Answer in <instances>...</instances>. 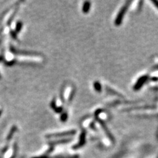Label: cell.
<instances>
[{
	"label": "cell",
	"mask_w": 158,
	"mask_h": 158,
	"mask_svg": "<svg viewBox=\"0 0 158 158\" xmlns=\"http://www.w3.org/2000/svg\"><path fill=\"white\" fill-rule=\"evenodd\" d=\"M131 3H132L131 1H127L125 4V5L121 7V9H120L119 12L118 13L117 15V17L115 19V25L116 26H119L122 24L123 19L124 17H125V15L126 14V13L127 12Z\"/></svg>",
	"instance_id": "obj_1"
},
{
	"label": "cell",
	"mask_w": 158,
	"mask_h": 158,
	"mask_svg": "<svg viewBox=\"0 0 158 158\" xmlns=\"http://www.w3.org/2000/svg\"><path fill=\"white\" fill-rule=\"evenodd\" d=\"M147 79H148V76H147V75H143V76L140 77L138 79V81H136L135 84H134V90H135V91L139 90L144 86V84L146 83Z\"/></svg>",
	"instance_id": "obj_2"
},
{
	"label": "cell",
	"mask_w": 158,
	"mask_h": 158,
	"mask_svg": "<svg viewBox=\"0 0 158 158\" xmlns=\"http://www.w3.org/2000/svg\"><path fill=\"white\" fill-rule=\"evenodd\" d=\"M96 118H97V119H98V122H99L100 125H102V129H103V130H104L105 133H106V134H107V136L109 137V138H110V140H111L113 141V140H114L113 136L112 134H111V133H110V132L109 131L108 129H107V126H106V125H105V123L104 122H103V121L102 119H101L98 118L97 116H96Z\"/></svg>",
	"instance_id": "obj_3"
},
{
	"label": "cell",
	"mask_w": 158,
	"mask_h": 158,
	"mask_svg": "<svg viewBox=\"0 0 158 158\" xmlns=\"http://www.w3.org/2000/svg\"><path fill=\"white\" fill-rule=\"evenodd\" d=\"M85 139H86V133L84 131L82 132V133L81 135V140H80V142L78 145H77V147H79L85 144Z\"/></svg>",
	"instance_id": "obj_4"
},
{
	"label": "cell",
	"mask_w": 158,
	"mask_h": 158,
	"mask_svg": "<svg viewBox=\"0 0 158 158\" xmlns=\"http://www.w3.org/2000/svg\"><path fill=\"white\" fill-rule=\"evenodd\" d=\"M90 6H91V4L89 1H86L84 3L83 7H82V11H83L84 13H88L89 12L90 9Z\"/></svg>",
	"instance_id": "obj_5"
},
{
	"label": "cell",
	"mask_w": 158,
	"mask_h": 158,
	"mask_svg": "<svg viewBox=\"0 0 158 158\" xmlns=\"http://www.w3.org/2000/svg\"><path fill=\"white\" fill-rule=\"evenodd\" d=\"M94 87L95 90H96L98 92H102V86H101V84L99 82H95L94 83Z\"/></svg>",
	"instance_id": "obj_6"
},
{
	"label": "cell",
	"mask_w": 158,
	"mask_h": 158,
	"mask_svg": "<svg viewBox=\"0 0 158 158\" xmlns=\"http://www.w3.org/2000/svg\"><path fill=\"white\" fill-rule=\"evenodd\" d=\"M152 2L154 4V6L158 9V1H157V0H152Z\"/></svg>",
	"instance_id": "obj_7"
}]
</instances>
